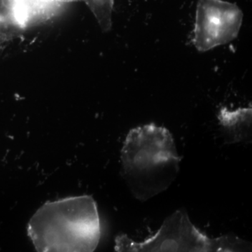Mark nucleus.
Segmentation results:
<instances>
[{"mask_svg": "<svg viewBox=\"0 0 252 252\" xmlns=\"http://www.w3.org/2000/svg\"><path fill=\"white\" fill-rule=\"evenodd\" d=\"M117 252H243L250 243L230 234L210 238L191 223L187 212L180 210L166 220L160 229L142 242H135L126 235L116 238Z\"/></svg>", "mask_w": 252, "mask_h": 252, "instance_id": "3", "label": "nucleus"}, {"mask_svg": "<svg viewBox=\"0 0 252 252\" xmlns=\"http://www.w3.org/2000/svg\"><path fill=\"white\" fill-rule=\"evenodd\" d=\"M219 122L227 144L247 142L252 137V108L251 106L235 110L222 107L218 113Z\"/></svg>", "mask_w": 252, "mask_h": 252, "instance_id": "5", "label": "nucleus"}, {"mask_svg": "<svg viewBox=\"0 0 252 252\" xmlns=\"http://www.w3.org/2000/svg\"><path fill=\"white\" fill-rule=\"evenodd\" d=\"M182 159L167 128L154 124L139 126L130 130L123 146L122 175L134 196L146 201L170 187Z\"/></svg>", "mask_w": 252, "mask_h": 252, "instance_id": "1", "label": "nucleus"}, {"mask_svg": "<svg viewBox=\"0 0 252 252\" xmlns=\"http://www.w3.org/2000/svg\"><path fill=\"white\" fill-rule=\"evenodd\" d=\"M243 13L235 3L223 0H198L195 14L194 46L207 52L225 45L238 36Z\"/></svg>", "mask_w": 252, "mask_h": 252, "instance_id": "4", "label": "nucleus"}, {"mask_svg": "<svg viewBox=\"0 0 252 252\" xmlns=\"http://www.w3.org/2000/svg\"><path fill=\"white\" fill-rule=\"evenodd\" d=\"M90 9L104 32L110 31L114 0H82Z\"/></svg>", "mask_w": 252, "mask_h": 252, "instance_id": "7", "label": "nucleus"}, {"mask_svg": "<svg viewBox=\"0 0 252 252\" xmlns=\"http://www.w3.org/2000/svg\"><path fill=\"white\" fill-rule=\"evenodd\" d=\"M82 0H22L31 26L54 16L65 5Z\"/></svg>", "mask_w": 252, "mask_h": 252, "instance_id": "6", "label": "nucleus"}, {"mask_svg": "<svg viewBox=\"0 0 252 252\" xmlns=\"http://www.w3.org/2000/svg\"><path fill=\"white\" fill-rule=\"evenodd\" d=\"M28 234L37 252H94L101 236L95 201L81 195L47 202L32 217Z\"/></svg>", "mask_w": 252, "mask_h": 252, "instance_id": "2", "label": "nucleus"}]
</instances>
